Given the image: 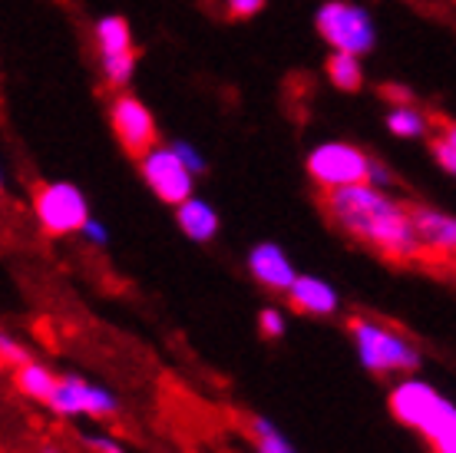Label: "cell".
<instances>
[{
	"instance_id": "obj_1",
	"label": "cell",
	"mask_w": 456,
	"mask_h": 453,
	"mask_svg": "<svg viewBox=\"0 0 456 453\" xmlns=\"http://www.w3.org/2000/svg\"><path fill=\"white\" fill-rule=\"evenodd\" d=\"M321 205L338 228L364 242L367 249L380 251L390 261H413L423 255L420 235L413 226L411 205L390 199L370 182L321 189Z\"/></svg>"
},
{
	"instance_id": "obj_2",
	"label": "cell",
	"mask_w": 456,
	"mask_h": 453,
	"mask_svg": "<svg viewBox=\"0 0 456 453\" xmlns=\"http://www.w3.org/2000/svg\"><path fill=\"white\" fill-rule=\"evenodd\" d=\"M354 351L367 371L374 375H394V371H413L420 364V351L400 331L370 321V317H354L351 321Z\"/></svg>"
},
{
	"instance_id": "obj_3",
	"label": "cell",
	"mask_w": 456,
	"mask_h": 453,
	"mask_svg": "<svg viewBox=\"0 0 456 453\" xmlns=\"http://www.w3.org/2000/svg\"><path fill=\"white\" fill-rule=\"evenodd\" d=\"M34 212L37 222L44 226L46 235H69V232H83L90 222V209L86 199L77 185L69 182H50L40 185L34 193Z\"/></svg>"
},
{
	"instance_id": "obj_4",
	"label": "cell",
	"mask_w": 456,
	"mask_h": 453,
	"mask_svg": "<svg viewBox=\"0 0 456 453\" xmlns=\"http://www.w3.org/2000/svg\"><path fill=\"white\" fill-rule=\"evenodd\" d=\"M308 172L321 189H341V185L370 182V159L347 143H328L311 152Z\"/></svg>"
},
{
	"instance_id": "obj_5",
	"label": "cell",
	"mask_w": 456,
	"mask_h": 453,
	"mask_svg": "<svg viewBox=\"0 0 456 453\" xmlns=\"http://www.w3.org/2000/svg\"><path fill=\"white\" fill-rule=\"evenodd\" d=\"M46 408L60 417H113L119 410V400L106 387L90 384L77 375H67L57 381V391L46 400Z\"/></svg>"
},
{
	"instance_id": "obj_6",
	"label": "cell",
	"mask_w": 456,
	"mask_h": 453,
	"mask_svg": "<svg viewBox=\"0 0 456 453\" xmlns=\"http://www.w3.org/2000/svg\"><path fill=\"white\" fill-rule=\"evenodd\" d=\"M142 176H146L149 189L159 195L162 202L183 205L192 199V176L195 172L183 162L175 149H152L142 156Z\"/></svg>"
},
{
	"instance_id": "obj_7",
	"label": "cell",
	"mask_w": 456,
	"mask_h": 453,
	"mask_svg": "<svg viewBox=\"0 0 456 453\" xmlns=\"http://www.w3.org/2000/svg\"><path fill=\"white\" fill-rule=\"evenodd\" d=\"M318 30L324 34L328 44L344 50V54H364L374 44L370 21L357 7H347V4H338V0L318 13Z\"/></svg>"
},
{
	"instance_id": "obj_8",
	"label": "cell",
	"mask_w": 456,
	"mask_h": 453,
	"mask_svg": "<svg viewBox=\"0 0 456 453\" xmlns=\"http://www.w3.org/2000/svg\"><path fill=\"white\" fill-rule=\"evenodd\" d=\"M110 119H113V133L119 139V146L129 152V156H149L152 149H156V123H152V116L136 96H116L113 100V110H110Z\"/></svg>"
},
{
	"instance_id": "obj_9",
	"label": "cell",
	"mask_w": 456,
	"mask_h": 453,
	"mask_svg": "<svg viewBox=\"0 0 456 453\" xmlns=\"http://www.w3.org/2000/svg\"><path fill=\"white\" fill-rule=\"evenodd\" d=\"M444 400L446 397L440 394L434 384L417 381V377H407V381L394 384V391H390V414H394L400 424H407V427H413V431H420L423 424L434 417L436 408H440Z\"/></svg>"
},
{
	"instance_id": "obj_10",
	"label": "cell",
	"mask_w": 456,
	"mask_h": 453,
	"mask_svg": "<svg viewBox=\"0 0 456 453\" xmlns=\"http://www.w3.org/2000/svg\"><path fill=\"white\" fill-rule=\"evenodd\" d=\"M413 226H417V235H420L423 255L427 259H456V218L444 216L436 209H423L417 205L413 209Z\"/></svg>"
},
{
	"instance_id": "obj_11",
	"label": "cell",
	"mask_w": 456,
	"mask_h": 453,
	"mask_svg": "<svg viewBox=\"0 0 456 453\" xmlns=\"http://www.w3.org/2000/svg\"><path fill=\"white\" fill-rule=\"evenodd\" d=\"M248 272L255 275V282H262L265 288H272V292H285L297 282V272L291 259H288L285 251L272 245V242H262V245H255L248 251Z\"/></svg>"
},
{
	"instance_id": "obj_12",
	"label": "cell",
	"mask_w": 456,
	"mask_h": 453,
	"mask_svg": "<svg viewBox=\"0 0 456 453\" xmlns=\"http://www.w3.org/2000/svg\"><path fill=\"white\" fill-rule=\"evenodd\" d=\"M288 301H291V308H297V311L318 315V317L334 315L338 305H341L334 284H328L324 278H318V275H297V282L288 288Z\"/></svg>"
},
{
	"instance_id": "obj_13",
	"label": "cell",
	"mask_w": 456,
	"mask_h": 453,
	"mask_svg": "<svg viewBox=\"0 0 456 453\" xmlns=\"http://www.w3.org/2000/svg\"><path fill=\"white\" fill-rule=\"evenodd\" d=\"M57 381L60 377L53 375L50 367H44L40 361H27L13 371V391L23 397H30V400H40V404H46V400L53 397Z\"/></svg>"
},
{
	"instance_id": "obj_14",
	"label": "cell",
	"mask_w": 456,
	"mask_h": 453,
	"mask_svg": "<svg viewBox=\"0 0 456 453\" xmlns=\"http://www.w3.org/2000/svg\"><path fill=\"white\" fill-rule=\"evenodd\" d=\"M179 228H183L192 242H208V238H216V232H218L216 209H212L208 202H202V199H185V202L179 205Z\"/></svg>"
},
{
	"instance_id": "obj_15",
	"label": "cell",
	"mask_w": 456,
	"mask_h": 453,
	"mask_svg": "<svg viewBox=\"0 0 456 453\" xmlns=\"http://www.w3.org/2000/svg\"><path fill=\"white\" fill-rule=\"evenodd\" d=\"M417 433L434 447V453H456V404L444 400Z\"/></svg>"
},
{
	"instance_id": "obj_16",
	"label": "cell",
	"mask_w": 456,
	"mask_h": 453,
	"mask_svg": "<svg viewBox=\"0 0 456 453\" xmlns=\"http://www.w3.org/2000/svg\"><path fill=\"white\" fill-rule=\"evenodd\" d=\"M100 46H103V57H119V54H129L133 44H129V27H126L123 17H106L100 23Z\"/></svg>"
},
{
	"instance_id": "obj_17",
	"label": "cell",
	"mask_w": 456,
	"mask_h": 453,
	"mask_svg": "<svg viewBox=\"0 0 456 453\" xmlns=\"http://www.w3.org/2000/svg\"><path fill=\"white\" fill-rule=\"evenodd\" d=\"M251 433H255V450L258 453H295V447L288 443V437L278 431L268 417L251 420Z\"/></svg>"
},
{
	"instance_id": "obj_18",
	"label": "cell",
	"mask_w": 456,
	"mask_h": 453,
	"mask_svg": "<svg viewBox=\"0 0 456 453\" xmlns=\"http://www.w3.org/2000/svg\"><path fill=\"white\" fill-rule=\"evenodd\" d=\"M328 77L334 79V86H341V90H357L364 77H361V63L354 60V54H334L328 60Z\"/></svg>"
},
{
	"instance_id": "obj_19",
	"label": "cell",
	"mask_w": 456,
	"mask_h": 453,
	"mask_svg": "<svg viewBox=\"0 0 456 453\" xmlns=\"http://www.w3.org/2000/svg\"><path fill=\"white\" fill-rule=\"evenodd\" d=\"M387 126L397 133V136H420V133H423V116L413 113V110H407V106H400V110H394V113H390Z\"/></svg>"
},
{
	"instance_id": "obj_20",
	"label": "cell",
	"mask_w": 456,
	"mask_h": 453,
	"mask_svg": "<svg viewBox=\"0 0 456 453\" xmlns=\"http://www.w3.org/2000/svg\"><path fill=\"white\" fill-rule=\"evenodd\" d=\"M106 60V77H110V86H123L129 73H133V63H136V50L129 54H119V57H103Z\"/></svg>"
},
{
	"instance_id": "obj_21",
	"label": "cell",
	"mask_w": 456,
	"mask_h": 453,
	"mask_svg": "<svg viewBox=\"0 0 456 453\" xmlns=\"http://www.w3.org/2000/svg\"><path fill=\"white\" fill-rule=\"evenodd\" d=\"M258 328H262L265 338H281L285 328H288L281 308H262V315H258Z\"/></svg>"
},
{
	"instance_id": "obj_22",
	"label": "cell",
	"mask_w": 456,
	"mask_h": 453,
	"mask_svg": "<svg viewBox=\"0 0 456 453\" xmlns=\"http://www.w3.org/2000/svg\"><path fill=\"white\" fill-rule=\"evenodd\" d=\"M0 354H4V364H11V367H20V364L30 361V354L23 351L11 334H4V338H0Z\"/></svg>"
},
{
	"instance_id": "obj_23",
	"label": "cell",
	"mask_w": 456,
	"mask_h": 453,
	"mask_svg": "<svg viewBox=\"0 0 456 453\" xmlns=\"http://www.w3.org/2000/svg\"><path fill=\"white\" fill-rule=\"evenodd\" d=\"M262 7L265 0H228V17L232 21H245V17H255Z\"/></svg>"
},
{
	"instance_id": "obj_24",
	"label": "cell",
	"mask_w": 456,
	"mask_h": 453,
	"mask_svg": "<svg viewBox=\"0 0 456 453\" xmlns=\"http://www.w3.org/2000/svg\"><path fill=\"white\" fill-rule=\"evenodd\" d=\"M434 156H436V162H440L444 169L456 172V146H450V143H446L444 136L434 139Z\"/></svg>"
},
{
	"instance_id": "obj_25",
	"label": "cell",
	"mask_w": 456,
	"mask_h": 453,
	"mask_svg": "<svg viewBox=\"0 0 456 453\" xmlns=\"http://www.w3.org/2000/svg\"><path fill=\"white\" fill-rule=\"evenodd\" d=\"M175 152L183 156V162L192 172H206V162H202V156H199V152H195L192 146H185V143H175Z\"/></svg>"
},
{
	"instance_id": "obj_26",
	"label": "cell",
	"mask_w": 456,
	"mask_h": 453,
	"mask_svg": "<svg viewBox=\"0 0 456 453\" xmlns=\"http://www.w3.org/2000/svg\"><path fill=\"white\" fill-rule=\"evenodd\" d=\"M86 443H90L96 453H126L123 447H119L116 441H110V437H90Z\"/></svg>"
},
{
	"instance_id": "obj_27",
	"label": "cell",
	"mask_w": 456,
	"mask_h": 453,
	"mask_svg": "<svg viewBox=\"0 0 456 453\" xmlns=\"http://www.w3.org/2000/svg\"><path fill=\"white\" fill-rule=\"evenodd\" d=\"M83 235L90 238V242H96V245H106V228L100 222H93V218L83 226Z\"/></svg>"
},
{
	"instance_id": "obj_28",
	"label": "cell",
	"mask_w": 456,
	"mask_h": 453,
	"mask_svg": "<svg viewBox=\"0 0 456 453\" xmlns=\"http://www.w3.org/2000/svg\"><path fill=\"white\" fill-rule=\"evenodd\" d=\"M434 123L440 126V136L450 143V146H456V123L453 119H444V116H434Z\"/></svg>"
},
{
	"instance_id": "obj_29",
	"label": "cell",
	"mask_w": 456,
	"mask_h": 453,
	"mask_svg": "<svg viewBox=\"0 0 456 453\" xmlns=\"http://www.w3.org/2000/svg\"><path fill=\"white\" fill-rule=\"evenodd\" d=\"M370 182H374V185H387V182H390V172L384 169V166L370 162Z\"/></svg>"
},
{
	"instance_id": "obj_30",
	"label": "cell",
	"mask_w": 456,
	"mask_h": 453,
	"mask_svg": "<svg viewBox=\"0 0 456 453\" xmlns=\"http://www.w3.org/2000/svg\"><path fill=\"white\" fill-rule=\"evenodd\" d=\"M40 453H63V450H60V447H44Z\"/></svg>"
}]
</instances>
